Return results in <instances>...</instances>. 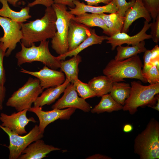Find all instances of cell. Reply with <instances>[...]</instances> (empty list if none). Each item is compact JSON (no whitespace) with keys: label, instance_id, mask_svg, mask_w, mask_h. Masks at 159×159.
I'll use <instances>...</instances> for the list:
<instances>
[{"label":"cell","instance_id":"cell-1","mask_svg":"<svg viewBox=\"0 0 159 159\" xmlns=\"http://www.w3.org/2000/svg\"><path fill=\"white\" fill-rule=\"evenodd\" d=\"M56 19V13L51 6L46 7L45 14L41 19L21 23L23 38L21 43L29 47L35 42L52 39L57 31Z\"/></svg>","mask_w":159,"mask_h":159},{"label":"cell","instance_id":"cell-2","mask_svg":"<svg viewBox=\"0 0 159 159\" xmlns=\"http://www.w3.org/2000/svg\"><path fill=\"white\" fill-rule=\"evenodd\" d=\"M134 151L140 159H159V123L154 118L135 137Z\"/></svg>","mask_w":159,"mask_h":159},{"label":"cell","instance_id":"cell-3","mask_svg":"<svg viewBox=\"0 0 159 159\" xmlns=\"http://www.w3.org/2000/svg\"><path fill=\"white\" fill-rule=\"evenodd\" d=\"M143 66L140 57L137 55L122 60H111L103 69V73L113 82L124 81L125 78H131L146 83L142 73Z\"/></svg>","mask_w":159,"mask_h":159},{"label":"cell","instance_id":"cell-4","mask_svg":"<svg viewBox=\"0 0 159 159\" xmlns=\"http://www.w3.org/2000/svg\"><path fill=\"white\" fill-rule=\"evenodd\" d=\"M20 44L21 49L15 56L17 66L38 61L53 69L60 68L61 60L58 57L53 55L50 52L48 40L40 42L38 46L34 44L29 47H25L21 42Z\"/></svg>","mask_w":159,"mask_h":159},{"label":"cell","instance_id":"cell-5","mask_svg":"<svg viewBox=\"0 0 159 159\" xmlns=\"http://www.w3.org/2000/svg\"><path fill=\"white\" fill-rule=\"evenodd\" d=\"M52 6L56 14L57 31L52 39L51 47L57 54L62 55L68 52L67 36L69 25L70 20L75 15L67 10L66 5L54 3Z\"/></svg>","mask_w":159,"mask_h":159},{"label":"cell","instance_id":"cell-6","mask_svg":"<svg viewBox=\"0 0 159 159\" xmlns=\"http://www.w3.org/2000/svg\"><path fill=\"white\" fill-rule=\"evenodd\" d=\"M43 90L38 79L30 77L22 86L13 92L8 99L6 105L17 111L28 110Z\"/></svg>","mask_w":159,"mask_h":159},{"label":"cell","instance_id":"cell-7","mask_svg":"<svg viewBox=\"0 0 159 159\" xmlns=\"http://www.w3.org/2000/svg\"><path fill=\"white\" fill-rule=\"evenodd\" d=\"M129 97L125 101L122 110L134 114L140 107L147 105L159 93V83L144 86L139 82H131Z\"/></svg>","mask_w":159,"mask_h":159},{"label":"cell","instance_id":"cell-8","mask_svg":"<svg viewBox=\"0 0 159 159\" xmlns=\"http://www.w3.org/2000/svg\"><path fill=\"white\" fill-rule=\"evenodd\" d=\"M0 128L9 137V144L8 148L9 159H18L29 145L39 139H42L44 136L43 133L40 132L38 125H37L27 134L24 136L16 134L0 125Z\"/></svg>","mask_w":159,"mask_h":159},{"label":"cell","instance_id":"cell-9","mask_svg":"<svg viewBox=\"0 0 159 159\" xmlns=\"http://www.w3.org/2000/svg\"><path fill=\"white\" fill-rule=\"evenodd\" d=\"M21 24L0 16V26L4 32V35L0 37V42L6 52L5 56L8 57L11 54L17 44L23 38Z\"/></svg>","mask_w":159,"mask_h":159},{"label":"cell","instance_id":"cell-10","mask_svg":"<svg viewBox=\"0 0 159 159\" xmlns=\"http://www.w3.org/2000/svg\"><path fill=\"white\" fill-rule=\"evenodd\" d=\"M76 109L68 108L64 109H53L52 110L45 111L42 107H31L28 111L35 113L39 121L38 125L40 132L44 133L47 126L50 123L58 120H68L75 112Z\"/></svg>","mask_w":159,"mask_h":159},{"label":"cell","instance_id":"cell-11","mask_svg":"<svg viewBox=\"0 0 159 159\" xmlns=\"http://www.w3.org/2000/svg\"><path fill=\"white\" fill-rule=\"evenodd\" d=\"M62 97L52 106L53 109L68 108L78 109L87 112L91 110V106L85 100L78 95L74 85L70 83L66 87Z\"/></svg>","mask_w":159,"mask_h":159},{"label":"cell","instance_id":"cell-12","mask_svg":"<svg viewBox=\"0 0 159 159\" xmlns=\"http://www.w3.org/2000/svg\"><path fill=\"white\" fill-rule=\"evenodd\" d=\"M28 109L14 112L11 115L3 113L0 114V120L2 122L1 125L7 127L13 132L20 135L25 134L27 132L26 126L30 122L36 123L37 121L32 117L28 118L26 113Z\"/></svg>","mask_w":159,"mask_h":159},{"label":"cell","instance_id":"cell-13","mask_svg":"<svg viewBox=\"0 0 159 159\" xmlns=\"http://www.w3.org/2000/svg\"><path fill=\"white\" fill-rule=\"evenodd\" d=\"M20 72L38 79L43 90L59 86L62 84L66 79L62 72L51 69L46 66L38 71H31L21 68Z\"/></svg>","mask_w":159,"mask_h":159},{"label":"cell","instance_id":"cell-14","mask_svg":"<svg viewBox=\"0 0 159 159\" xmlns=\"http://www.w3.org/2000/svg\"><path fill=\"white\" fill-rule=\"evenodd\" d=\"M145 21L143 28L138 33L133 36H130L123 32H120L109 37L106 36V42L110 44L113 50L118 46L127 44L129 45H136L145 39L151 38V36L146 33L150 28V24Z\"/></svg>","mask_w":159,"mask_h":159},{"label":"cell","instance_id":"cell-15","mask_svg":"<svg viewBox=\"0 0 159 159\" xmlns=\"http://www.w3.org/2000/svg\"><path fill=\"white\" fill-rule=\"evenodd\" d=\"M91 29L71 19L69 25L67 40L68 52L76 48L90 35Z\"/></svg>","mask_w":159,"mask_h":159},{"label":"cell","instance_id":"cell-16","mask_svg":"<svg viewBox=\"0 0 159 159\" xmlns=\"http://www.w3.org/2000/svg\"><path fill=\"white\" fill-rule=\"evenodd\" d=\"M60 148L46 144L41 139L29 145L22 152L19 159H42L52 151H60Z\"/></svg>","mask_w":159,"mask_h":159},{"label":"cell","instance_id":"cell-17","mask_svg":"<svg viewBox=\"0 0 159 159\" xmlns=\"http://www.w3.org/2000/svg\"><path fill=\"white\" fill-rule=\"evenodd\" d=\"M124 17V24L121 32L126 33L128 32L131 24L138 19L143 18L148 22L151 21L152 19L143 0H135L133 6L126 11Z\"/></svg>","mask_w":159,"mask_h":159},{"label":"cell","instance_id":"cell-18","mask_svg":"<svg viewBox=\"0 0 159 159\" xmlns=\"http://www.w3.org/2000/svg\"><path fill=\"white\" fill-rule=\"evenodd\" d=\"M75 6L74 8L69 7V12L75 16L86 12L100 14L102 13H112L117 11V9L114 3L112 1L109 4L102 6H91L86 5L78 0H74Z\"/></svg>","mask_w":159,"mask_h":159},{"label":"cell","instance_id":"cell-19","mask_svg":"<svg viewBox=\"0 0 159 159\" xmlns=\"http://www.w3.org/2000/svg\"><path fill=\"white\" fill-rule=\"evenodd\" d=\"M69 80L66 78L62 85L55 87L47 89L43 91L34 103V107H42L45 105H50L59 97L64 92L67 87L70 83Z\"/></svg>","mask_w":159,"mask_h":159},{"label":"cell","instance_id":"cell-20","mask_svg":"<svg viewBox=\"0 0 159 159\" xmlns=\"http://www.w3.org/2000/svg\"><path fill=\"white\" fill-rule=\"evenodd\" d=\"M0 2L2 5L0 9V16L21 23L26 21L32 17L29 14L30 7L28 6L22 8L19 11H16L9 7L7 0H0Z\"/></svg>","mask_w":159,"mask_h":159},{"label":"cell","instance_id":"cell-21","mask_svg":"<svg viewBox=\"0 0 159 159\" xmlns=\"http://www.w3.org/2000/svg\"><path fill=\"white\" fill-rule=\"evenodd\" d=\"M82 61V57L79 54L68 60H61L60 71L63 72L66 78L68 79L71 83L73 84L78 79V66Z\"/></svg>","mask_w":159,"mask_h":159},{"label":"cell","instance_id":"cell-22","mask_svg":"<svg viewBox=\"0 0 159 159\" xmlns=\"http://www.w3.org/2000/svg\"><path fill=\"white\" fill-rule=\"evenodd\" d=\"M72 19L88 27H98L102 29L103 32L110 36L108 29L99 14L86 12L74 16Z\"/></svg>","mask_w":159,"mask_h":159},{"label":"cell","instance_id":"cell-23","mask_svg":"<svg viewBox=\"0 0 159 159\" xmlns=\"http://www.w3.org/2000/svg\"><path fill=\"white\" fill-rule=\"evenodd\" d=\"M106 36L97 35L94 29L91 30L90 35L81 43L75 49L67 52L65 54L59 55L58 59L61 60H64L67 57H72L78 54L87 48L94 44H101L105 40Z\"/></svg>","mask_w":159,"mask_h":159},{"label":"cell","instance_id":"cell-24","mask_svg":"<svg viewBox=\"0 0 159 159\" xmlns=\"http://www.w3.org/2000/svg\"><path fill=\"white\" fill-rule=\"evenodd\" d=\"M113 82L109 77L104 75L93 77L87 84L96 96L100 97L110 92Z\"/></svg>","mask_w":159,"mask_h":159},{"label":"cell","instance_id":"cell-25","mask_svg":"<svg viewBox=\"0 0 159 159\" xmlns=\"http://www.w3.org/2000/svg\"><path fill=\"white\" fill-rule=\"evenodd\" d=\"M101 97L99 103L91 109L92 113L99 114L105 112H111L123 109V106L117 102L110 94L104 95Z\"/></svg>","mask_w":159,"mask_h":159},{"label":"cell","instance_id":"cell-26","mask_svg":"<svg viewBox=\"0 0 159 159\" xmlns=\"http://www.w3.org/2000/svg\"><path fill=\"white\" fill-rule=\"evenodd\" d=\"M98 14L108 27L110 36L122 32L124 24V16H121L117 11L109 14L104 13Z\"/></svg>","mask_w":159,"mask_h":159},{"label":"cell","instance_id":"cell-27","mask_svg":"<svg viewBox=\"0 0 159 159\" xmlns=\"http://www.w3.org/2000/svg\"><path fill=\"white\" fill-rule=\"evenodd\" d=\"M145 45V42L143 41L131 46L128 45L126 46H118L117 48V53L114 59L116 60H122L144 52L147 49Z\"/></svg>","mask_w":159,"mask_h":159},{"label":"cell","instance_id":"cell-28","mask_svg":"<svg viewBox=\"0 0 159 159\" xmlns=\"http://www.w3.org/2000/svg\"><path fill=\"white\" fill-rule=\"evenodd\" d=\"M131 89V85L128 83L115 82L110 94L117 102L123 106L129 97Z\"/></svg>","mask_w":159,"mask_h":159},{"label":"cell","instance_id":"cell-29","mask_svg":"<svg viewBox=\"0 0 159 159\" xmlns=\"http://www.w3.org/2000/svg\"><path fill=\"white\" fill-rule=\"evenodd\" d=\"M142 71L144 77L150 84L159 83V70L155 66L143 65Z\"/></svg>","mask_w":159,"mask_h":159},{"label":"cell","instance_id":"cell-30","mask_svg":"<svg viewBox=\"0 0 159 159\" xmlns=\"http://www.w3.org/2000/svg\"><path fill=\"white\" fill-rule=\"evenodd\" d=\"M73 84L78 94L82 98L85 100L96 96L95 94L87 83H84L78 79Z\"/></svg>","mask_w":159,"mask_h":159},{"label":"cell","instance_id":"cell-31","mask_svg":"<svg viewBox=\"0 0 159 159\" xmlns=\"http://www.w3.org/2000/svg\"><path fill=\"white\" fill-rule=\"evenodd\" d=\"M145 6L154 21L159 14V0H143Z\"/></svg>","mask_w":159,"mask_h":159},{"label":"cell","instance_id":"cell-32","mask_svg":"<svg viewBox=\"0 0 159 159\" xmlns=\"http://www.w3.org/2000/svg\"><path fill=\"white\" fill-rule=\"evenodd\" d=\"M74 0H54V3L68 6L70 8H74L75 6L73 3ZM87 2V5L91 6H97L98 4L103 3L107 4L112 1V0H83Z\"/></svg>","mask_w":159,"mask_h":159},{"label":"cell","instance_id":"cell-33","mask_svg":"<svg viewBox=\"0 0 159 159\" xmlns=\"http://www.w3.org/2000/svg\"><path fill=\"white\" fill-rule=\"evenodd\" d=\"M117 9V12L121 16H124L125 13L130 8L133 6L135 0L127 2L126 0H112Z\"/></svg>","mask_w":159,"mask_h":159},{"label":"cell","instance_id":"cell-34","mask_svg":"<svg viewBox=\"0 0 159 159\" xmlns=\"http://www.w3.org/2000/svg\"><path fill=\"white\" fill-rule=\"evenodd\" d=\"M150 24L151 39L154 42L157 44L159 41V14L155 20Z\"/></svg>","mask_w":159,"mask_h":159},{"label":"cell","instance_id":"cell-35","mask_svg":"<svg viewBox=\"0 0 159 159\" xmlns=\"http://www.w3.org/2000/svg\"><path fill=\"white\" fill-rule=\"evenodd\" d=\"M6 52L0 42V83L4 85L6 80L5 71L3 65V59Z\"/></svg>","mask_w":159,"mask_h":159},{"label":"cell","instance_id":"cell-36","mask_svg":"<svg viewBox=\"0 0 159 159\" xmlns=\"http://www.w3.org/2000/svg\"><path fill=\"white\" fill-rule=\"evenodd\" d=\"M54 0H35L32 3H29L28 6L32 7L36 5L42 4L46 7L52 6L54 3Z\"/></svg>","mask_w":159,"mask_h":159},{"label":"cell","instance_id":"cell-37","mask_svg":"<svg viewBox=\"0 0 159 159\" xmlns=\"http://www.w3.org/2000/svg\"><path fill=\"white\" fill-rule=\"evenodd\" d=\"M158 111H159V95L156 94L150 102L147 105Z\"/></svg>","mask_w":159,"mask_h":159},{"label":"cell","instance_id":"cell-38","mask_svg":"<svg viewBox=\"0 0 159 159\" xmlns=\"http://www.w3.org/2000/svg\"><path fill=\"white\" fill-rule=\"evenodd\" d=\"M6 94V89L4 85L0 83V110L3 109V104L5 100Z\"/></svg>","mask_w":159,"mask_h":159},{"label":"cell","instance_id":"cell-39","mask_svg":"<svg viewBox=\"0 0 159 159\" xmlns=\"http://www.w3.org/2000/svg\"><path fill=\"white\" fill-rule=\"evenodd\" d=\"M152 56L150 61L159 59V47L157 44L151 50Z\"/></svg>","mask_w":159,"mask_h":159},{"label":"cell","instance_id":"cell-40","mask_svg":"<svg viewBox=\"0 0 159 159\" xmlns=\"http://www.w3.org/2000/svg\"><path fill=\"white\" fill-rule=\"evenodd\" d=\"M144 52V54L143 55L144 65L149 64L152 56L151 50L146 49Z\"/></svg>","mask_w":159,"mask_h":159},{"label":"cell","instance_id":"cell-41","mask_svg":"<svg viewBox=\"0 0 159 159\" xmlns=\"http://www.w3.org/2000/svg\"><path fill=\"white\" fill-rule=\"evenodd\" d=\"M87 159H111V158L108 156L101 154H96L87 157Z\"/></svg>","mask_w":159,"mask_h":159},{"label":"cell","instance_id":"cell-42","mask_svg":"<svg viewBox=\"0 0 159 159\" xmlns=\"http://www.w3.org/2000/svg\"><path fill=\"white\" fill-rule=\"evenodd\" d=\"M133 127L131 124H127L124 125L123 128V131L126 133L130 132L132 131Z\"/></svg>","mask_w":159,"mask_h":159},{"label":"cell","instance_id":"cell-43","mask_svg":"<svg viewBox=\"0 0 159 159\" xmlns=\"http://www.w3.org/2000/svg\"><path fill=\"white\" fill-rule=\"evenodd\" d=\"M8 3L14 6H16L18 2L20 0H7Z\"/></svg>","mask_w":159,"mask_h":159}]
</instances>
